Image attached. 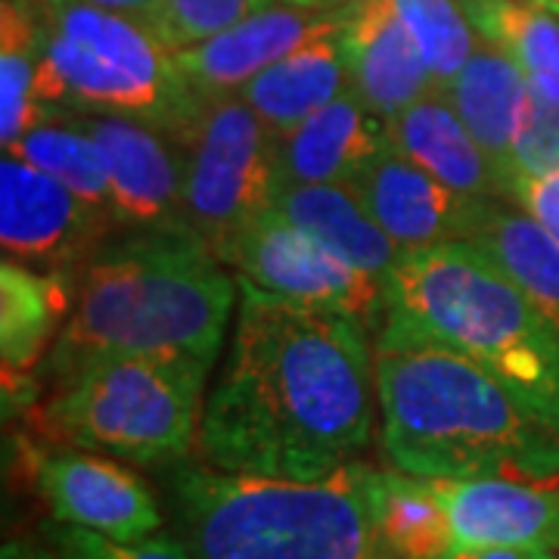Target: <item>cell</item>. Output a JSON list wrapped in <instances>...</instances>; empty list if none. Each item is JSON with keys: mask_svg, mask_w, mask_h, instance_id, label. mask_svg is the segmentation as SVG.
<instances>
[{"mask_svg": "<svg viewBox=\"0 0 559 559\" xmlns=\"http://www.w3.org/2000/svg\"><path fill=\"white\" fill-rule=\"evenodd\" d=\"M367 330L240 280L234 340L205 395L202 463L274 479H323L355 463L380 411Z\"/></svg>", "mask_w": 559, "mask_h": 559, "instance_id": "6da1fadb", "label": "cell"}, {"mask_svg": "<svg viewBox=\"0 0 559 559\" xmlns=\"http://www.w3.org/2000/svg\"><path fill=\"white\" fill-rule=\"evenodd\" d=\"M382 451L419 479H559V429L495 370L399 318L373 340Z\"/></svg>", "mask_w": 559, "mask_h": 559, "instance_id": "7a4b0ae2", "label": "cell"}, {"mask_svg": "<svg viewBox=\"0 0 559 559\" xmlns=\"http://www.w3.org/2000/svg\"><path fill=\"white\" fill-rule=\"evenodd\" d=\"M240 280L193 230H134L81 267L75 305L50 348L60 382L103 355L187 358L215 367Z\"/></svg>", "mask_w": 559, "mask_h": 559, "instance_id": "3957f363", "label": "cell"}, {"mask_svg": "<svg viewBox=\"0 0 559 559\" xmlns=\"http://www.w3.org/2000/svg\"><path fill=\"white\" fill-rule=\"evenodd\" d=\"M373 466L323 479L178 466L168 479L178 538L197 559H385L370 503Z\"/></svg>", "mask_w": 559, "mask_h": 559, "instance_id": "277c9868", "label": "cell"}, {"mask_svg": "<svg viewBox=\"0 0 559 559\" xmlns=\"http://www.w3.org/2000/svg\"><path fill=\"white\" fill-rule=\"evenodd\" d=\"M495 370L559 429V336L520 286L469 240L404 252L389 311Z\"/></svg>", "mask_w": 559, "mask_h": 559, "instance_id": "5b68a950", "label": "cell"}, {"mask_svg": "<svg viewBox=\"0 0 559 559\" xmlns=\"http://www.w3.org/2000/svg\"><path fill=\"white\" fill-rule=\"evenodd\" d=\"M40 16V103L47 121L69 112H121L153 121L171 138L202 100L187 87L146 22L81 0H35Z\"/></svg>", "mask_w": 559, "mask_h": 559, "instance_id": "8992f818", "label": "cell"}, {"mask_svg": "<svg viewBox=\"0 0 559 559\" xmlns=\"http://www.w3.org/2000/svg\"><path fill=\"white\" fill-rule=\"evenodd\" d=\"M209 373L200 360L103 355L53 382L40 432L143 466L178 463L200 444Z\"/></svg>", "mask_w": 559, "mask_h": 559, "instance_id": "52a82bcc", "label": "cell"}, {"mask_svg": "<svg viewBox=\"0 0 559 559\" xmlns=\"http://www.w3.org/2000/svg\"><path fill=\"white\" fill-rule=\"evenodd\" d=\"M183 212L190 230L227 267L240 237L277 205L280 138L240 94L202 100L180 131Z\"/></svg>", "mask_w": 559, "mask_h": 559, "instance_id": "ba28073f", "label": "cell"}, {"mask_svg": "<svg viewBox=\"0 0 559 559\" xmlns=\"http://www.w3.org/2000/svg\"><path fill=\"white\" fill-rule=\"evenodd\" d=\"M230 267L283 299L330 308L382 326L389 311V286L333 255L277 209L264 212L234 246Z\"/></svg>", "mask_w": 559, "mask_h": 559, "instance_id": "9c48e42d", "label": "cell"}, {"mask_svg": "<svg viewBox=\"0 0 559 559\" xmlns=\"http://www.w3.org/2000/svg\"><path fill=\"white\" fill-rule=\"evenodd\" d=\"M119 221L13 153L0 159L3 259L79 277Z\"/></svg>", "mask_w": 559, "mask_h": 559, "instance_id": "30bf717a", "label": "cell"}, {"mask_svg": "<svg viewBox=\"0 0 559 559\" xmlns=\"http://www.w3.org/2000/svg\"><path fill=\"white\" fill-rule=\"evenodd\" d=\"M28 476L66 525H81L116 540L159 535L162 510L153 488L119 460L84 448H25Z\"/></svg>", "mask_w": 559, "mask_h": 559, "instance_id": "8fae6325", "label": "cell"}, {"mask_svg": "<svg viewBox=\"0 0 559 559\" xmlns=\"http://www.w3.org/2000/svg\"><path fill=\"white\" fill-rule=\"evenodd\" d=\"M75 119L100 146L119 224L134 230H190L180 153L168 131L121 112H75Z\"/></svg>", "mask_w": 559, "mask_h": 559, "instance_id": "7c38bea8", "label": "cell"}, {"mask_svg": "<svg viewBox=\"0 0 559 559\" xmlns=\"http://www.w3.org/2000/svg\"><path fill=\"white\" fill-rule=\"evenodd\" d=\"M352 193L377 218L382 230L399 242L401 252L426 249L436 242L469 240L491 200H469L444 187L417 162L401 156L392 143L370 162L358 178L348 180Z\"/></svg>", "mask_w": 559, "mask_h": 559, "instance_id": "4fadbf2b", "label": "cell"}, {"mask_svg": "<svg viewBox=\"0 0 559 559\" xmlns=\"http://www.w3.org/2000/svg\"><path fill=\"white\" fill-rule=\"evenodd\" d=\"M342 10H299L271 3L212 38L175 50V66L197 100L230 97L240 94L261 69L293 53L299 44L336 28Z\"/></svg>", "mask_w": 559, "mask_h": 559, "instance_id": "5bb4252c", "label": "cell"}, {"mask_svg": "<svg viewBox=\"0 0 559 559\" xmlns=\"http://www.w3.org/2000/svg\"><path fill=\"white\" fill-rule=\"evenodd\" d=\"M340 40L352 91L382 121L439 91L392 0H352L342 10Z\"/></svg>", "mask_w": 559, "mask_h": 559, "instance_id": "9a60e30c", "label": "cell"}, {"mask_svg": "<svg viewBox=\"0 0 559 559\" xmlns=\"http://www.w3.org/2000/svg\"><path fill=\"white\" fill-rule=\"evenodd\" d=\"M454 547L559 550V488L528 479H436Z\"/></svg>", "mask_w": 559, "mask_h": 559, "instance_id": "2e32d148", "label": "cell"}, {"mask_svg": "<svg viewBox=\"0 0 559 559\" xmlns=\"http://www.w3.org/2000/svg\"><path fill=\"white\" fill-rule=\"evenodd\" d=\"M385 138L401 156L469 200H510V187L491 165L451 100L432 91L417 103L389 116Z\"/></svg>", "mask_w": 559, "mask_h": 559, "instance_id": "e0dca14e", "label": "cell"}, {"mask_svg": "<svg viewBox=\"0 0 559 559\" xmlns=\"http://www.w3.org/2000/svg\"><path fill=\"white\" fill-rule=\"evenodd\" d=\"M277 138L283 183H348L389 143L382 119L355 91L340 94Z\"/></svg>", "mask_w": 559, "mask_h": 559, "instance_id": "ac0fdd59", "label": "cell"}, {"mask_svg": "<svg viewBox=\"0 0 559 559\" xmlns=\"http://www.w3.org/2000/svg\"><path fill=\"white\" fill-rule=\"evenodd\" d=\"M274 209L333 255L385 286L404 259L399 242L382 230L348 183H280Z\"/></svg>", "mask_w": 559, "mask_h": 559, "instance_id": "d6986e66", "label": "cell"}, {"mask_svg": "<svg viewBox=\"0 0 559 559\" xmlns=\"http://www.w3.org/2000/svg\"><path fill=\"white\" fill-rule=\"evenodd\" d=\"M441 94L479 140L513 197V138L528 100V81L516 60L498 44L481 38L476 53Z\"/></svg>", "mask_w": 559, "mask_h": 559, "instance_id": "ffe728a7", "label": "cell"}, {"mask_svg": "<svg viewBox=\"0 0 559 559\" xmlns=\"http://www.w3.org/2000/svg\"><path fill=\"white\" fill-rule=\"evenodd\" d=\"M72 274L35 271L28 264L3 259L0 264V355L3 380L28 377L47 348L60 340L75 305Z\"/></svg>", "mask_w": 559, "mask_h": 559, "instance_id": "44dd1931", "label": "cell"}, {"mask_svg": "<svg viewBox=\"0 0 559 559\" xmlns=\"http://www.w3.org/2000/svg\"><path fill=\"white\" fill-rule=\"evenodd\" d=\"M340 28L342 22L318 38L299 44L283 60L261 69L240 91L242 100L277 134H286L311 112H318L320 106L352 91Z\"/></svg>", "mask_w": 559, "mask_h": 559, "instance_id": "7402d4cb", "label": "cell"}, {"mask_svg": "<svg viewBox=\"0 0 559 559\" xmlns=\"http://www.w3.org/2000/svg\"><path fill=\"white\" fill-rule=\"evenodd\" d=\"M469 242L479 246L520 293L535 305L559 336V242L557 237L528 215L520 202L491 200L473 227Z\"/></svg>", "mask_w": 559, "mask_h": 559, "instance_id": "603a6c76", "label": "cell"}, {"mask_svg": "<svg viewBox=\"0 0 559 559\" xmlns=\"http://www.w3.org/2000/svg\"><path fill=\"white\" fill-rule=\"evenodd\" d=\"M370 503L385 559H441L454 550L448 507L436 479L373 469Z\"/></svg>", "mask_w": 559, "mask_h": 559, "instance_id": "cb8c5ba5", "label": "cell"}, {"mask_svg": "<svg viewBox=\"0 0 559 559\" xmlns=\"http://www.w3.org/2000/svg\"><path fill=\"white\" fill-rule=\"evenodd\" d=\"M40 16L35 0H3L0 10V143L10 150L47 121L40 103Z\"/></svg>", "mask_w": 559, "mask_h": 559, "instance_id": "d4e9b609", "label": "cell"}, {"mask_svg": "<svg viewBox=\"0 0 559 559\" xmlns=\"http://www.w3.org/2000/svg\"><path fill=\"white\" fill-rule=\"evenodd\" d=\"M481 38L507 50L532 91L559 100V16L532 0H463Z\"/></svg>", "mask_w": 559, "mask_h": 559, "instance_id": "484cf974", "label": "cell"}, {"mask_svg": "<svg viewBox=\"0 0 559 559\" xmlns=\"http://www.w3.org/2000/svg\"><path fill=\"white\" fill-rule=\"evenodd\" d=\"M3 153H13L28 165H35L44 175L66 183L75 197L116 218L106 159H103L97 140L81 128L79 119L66 121L62 116H57V119L40 121Z\"/></svg>", "mask_w": 559, "mask_h": 559, "instance_id": "4316f807", "label": "cell"}, {"mask_svg": "<svg viewBox=\"0 0 559 559\" xmlns=\"http://www.w3.org/2000/svg\"><path fill=\"white\" fill-rule=\"evenodd\" d=\"M414 35L432 79L444 91L476 53L481 35L469 20L463 0H392Z\"/></svg>", "mask_w": 559, "mask_h": 559, "instance_id": "83f0119b", "label": "cell"}, {"mask_svg": "<svg viewBox=\"0 0 559 559\" xmlns=\"http://www.w3.org/2000/svg\"><path fill=\"white\" fill-rule=\"evenodd\" d=\"M277 0H159V7L146 16L150 32L168 47L183 50L190 44L218 35L224 28L249 20Z\"/></svg>", "mask_w": 559, "mask_h": 559, "instance_id": "f1b7e54d", "label": "cell"}, {"mask_svg": "<svg viewBox=\"0 0 559 559\" xmlns=\"http://www.w3.org/2000/svg\"><path fill=\"white\" fill-rule=\"evenodd\" d=\"M50 544L60 559H197L178 535L116 540L81 525H66V522H53Z\"/></svg>", "mask_w": 559, "mask_h": 559, "instance_id": "f546056e", "label": "cell"}, {"mask_svg": "<svg viewBox=\"0 0 559 559\" xmlns=\"http://www.w3.org/2000/svg\"><path fill=\"white\" fill-rule=\"evenodd\" d=\"M559 175V100L528 87L513 138V178Z\"/></svg>", "mask_w": 559, "mask_h": 559, "instance_id": "4dcf8cb0", "label": "cell"}, {"mask_svg": "<svg viewBox=\"0 0 559 559\" xmlns=\"http://www.w3.org/2000/svg\"><path fill=\"white\" fill-rule=\"evenodd\" d=\"M513 200L557 237L559 242V175L550 178H513Z\"/></svg>", "mask_w": 559, "mask_h": 559, "instance_id": "1f68e13d", "label": "cell"}, {"mask_svg": "<svg viewBox=\"0 0 559 559\" xmlns=\"http://www.w3.org/2000/svg\"><path fill=\"white\" fill-rule=\"evenodd\" d=\"M441 559H559L547 550H516V547H454Z\"/></svg>", "mask_w": 559, "mask_h": 559, "instance_id": "d6a6232c", "label": "cell"}, {"mask_svg": "<svg viewBox=\"0 0 559 559\" xmlns=\"http://www.w3.org/2000/svg\"><path fill=\"white\" fill-rule=\"evenodd\" d=\"M81 3L100 7L109 13H121V16H134V20H146L159 7V0H81Z\"/></svg>", "mask_w": 559, "mask_h": 559, "instance_id": "836d02e7", "label": "cell"}, {"mask_svg": "<svg viewBox=\"0 0 559 559\" xmlns=\"http://www.w3.org/2000/svg\"><path fill=\"white\" fill-rule=\"evenodd\" d=\"M0 559H60L53 547H40L35 540L28 538H10L3 540V550Z\"/></svg>", "mask_w": 559, "mask_h": 559, "instance_id": "e575fe53", "label": "cell"}, {"mask_svg": "<svg viewBox=\"0 0 559 559\" xmlns=\"http://www.w3.org/2000/svg\"><path fill=\"white\" fill-rule=\"evenodd\" d=\"M277 3H286V7H299V10H320V7H326L330 0H277Z\"/></svg>", "mask_w": 559, "mask_h": 559, "instance_id": "d590c367", "label": "cell"}, {"mask_svg": "<svg viewBox=\"0 0 559 559\" xmlns=\"http://www.w3.org/2000/svg\"><path fill=\"white\" fill-rule=\"evenodd\" d=\"M532 3H538V7H544V10H550V13L559 16V0H532Z\"/></svg>", "mask_w": 559, "mask_h": 559, "instance_id": "8d00e7d4", "label": "cell"}]
</instances>
